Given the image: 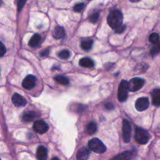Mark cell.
<instances>
[{
	"instance_id": "4",
	"label": "cell",
	"mask_w": 160,
	"mask_h": 160,
	"mask_svg": "<svg viewBox=\"0 0 160 160\" xmlns=\"http://www.w3.org/2000/svg\"><path fill=\"white\" fill-rule=\"evenodd\" d=\"M128 82L127 81H122L120 82L118 89V99L123 102L127 100L128 96Z\"/></svg>"
},
{
	"instance_id": "21",
	"label": "cell",
	"mask_w": 160,
	"mask_h": 160,
	"mask_svg": "<svg viewBox=\"0 0 160 160\" xmlns=\"http://www.w3.org/2000/svg\"><path fill=\"white\" fill-rule=\"evenodd\" d=\"M87 131L89 134H94L97 131V125L95 122H91L87 126Z\"/></svg>"
},
{
	"instance_id": "1",
	"label": "cell",
	"mask_w": 160,
	"mask_h": 160,
	"mask_svg": "<svg viewBox=\"0 0 160 160\" xmlns=\"http://www.w3.org/2000/svg\"><path fill=\"white\" fill-rule=\"evenodd\" d=\"M123 13L118 9H114L112 10L107 17L108 24L113 29H117L119 27L123 25Z\"/></svg>"
},
{
	"instance_id": "12",
	"label": "cell",
	"mask_w": 160,
	"mask_h": 160,
	"mask_svg": "<svg viewBox=\"0 0 160 160\" xmlns=\"http://www.w3.org/2000/svg\"><path fill=\"white\" fill-rule=\"evenodd\" d=\"M89 156H90V152L88 148H81L77 154V160H88Z\"/></svg>"
},
{
	"instance_id": "8",
	"label": "cell",
	"mask_w": 160,
	"mask_h": 160,
	"mask_svg": "<svg viewBox=\"0 0 160 160\" xmlns=\"http://www.w3.org/2000/svg\"><path fill=\"white\" fill-rule=\"evenodd\" d=\"M148 106H149V100L146 97L139 98L135 102L136 109L138 111H140V112L147 109L148 108Z\"/></svg>"
},
{
	"instance_id": "28",
	"label": "cell",
	"mask_w": 160,
	"mask_h": 160,
	"mask_svg": "<svg viewBox=\"0 0 160 160\" xmlns=\"http://www.w3.org/2000/svg\"><path fill=\"white\" fill-rule=\"evenodd\" d=\"M26 2H27V0H19L18 3H17V7H18L19 12H20L22 9H23V7L24 6Z\"/></svg>"
},
{
	"instance_id": "11",
	"label": "cell",
	"mask_w": 160,
	"mask_h": 160,
	"mask_svg": "<svg viewBox=\"0 0 160 160\" xmlns=\"http://www.w3.org/2000/svg\"><path fill=\"white\" fill-rule=\"evenodd\" d=\"M47 158H48L47 148L43 145H41L37 149V159L38 160H47Z\"/></svg>"
},
{
	"instance_id": "32",
	"label": "cell",
	"mask_w": 160,
	"mask_h": 160,
	"mask_svg": "<svg viewBox=\"0 0 160 160\" xmlns=\"http://www.w3.org/2000/svg\"><path fill=\"white\" fill-rule=\"evenodd\" d=\"M130 1H131V2H138L141 1V0H130Z\"/></svg>"
},
{
	"instance_id": "20",
	"label": "cell",
	"mask_w": 160,
	"mask_h": 160,
	"mask_svg": "<svg viewBox=\"0 0 160 160\" xmlns=\"http://www.w3.org/2000/svg\"><path fill=\"white\" fill-rule=\"evenodd\" d=\"M54 79L55 81H56L58 83H59L60 84H62V85H67L70 83V81H69L68 78L65 76H62V75L56 76L54 78Z\"/></svg>"
},
{
	"instance_id": "14",
	"label": "cell",
	"mask_w": 160,
	"mask_h": 160,
	"mask_svg": "<svg viewBox=\"0 0 160 160\" xmlns=\"http://www.w3.org/2000/svg\"><path fill=\"white\" fill-rule=\"evenodd\" d=\"M52 35L56 39H59L64 38V36H65V31H64V28H62V27L57 26L55 28L54 31H53Z\"/></svg>"
},
{
	"instance_id": "18",
	"label": "cell",
	"mask_w": 160,
	"mask_h": 160,
	"mask_svg": "<svg viewBox=\"0 0 160 160\" xmlns=\"http://www.w3.org/2000/svg\"><path fill=\"white\" fill-rule=\"evenodd\" d=\"M92 45H93V41L90 38L84 39L81 42V46L82 48V49H84V51H89L91 48H92Z\"/></svg>"
},
{
	"instance_id": "2",
	"label": "cell",
	"mask_w": 160,
	"mask_h": 160,
	"mask_svg": "<svg viewBox=\"0 0 160 160\" xmlns=\"http://www.w3.org/2000/svg\"><path fill=\"white\" fill-rule=\"evenodd\" d=\"M89 148L92 152L98 154H102L106 151V147L98 138H92L88 142Z\"/></svg>"
},
{
	"instance_id": "15",
	"label": "cell",
	"mask_w": 160,
	"mask_h": 160,
	"mask_svg": "<svg viewBox=\"0 0 160 160\" xmlns=\"http://www.w3.org/2000/svg\"><path fill=\"white\" fill-rule=\"evenodd\" d=\"M80 66L83 67H87V68H93L95 67V63H94L93 60H92L89 58H82L81 60L79 61Z\"/></svg>"
},
{
	"instance_id": "24",
	"label": "cell",
	"mask_w": 160,
	"mask_h": 160,
	"mask_svg": "<svg viewBox=\"0 0 160 160\" xmlns=\"http://www.w3.org/2000/svg\"><path fill=\"white\" fill-rule=\"evenodd\" d=\"M70 52L68 50H62L60 52H59V57L62 59H67L70 57Z\"/></svg>"
},
{
	"instance_id": "19",
	"label": "cell",
	"mask_w": 160,
	"mask_h": 160,
	"mask_svg": "<svg viewBox=\"0 0 160 160\" xmlns=\"http://www.w3.org/2000/svg\"><path fill=\"white\" fill-rule=\"evenodd\" d=\"M36 113L32 111H30V112H25L24 113L22 116V119H23V121L25 122H31L34 120L36 117Z\"/></svg>"
},
{
	"instance_id": "26",
	"label": "cell",
	"mask_w": 160,
	"mask_h": 160,
	"mask_svg": "<svg viewBox=\"0 0 160 160\" xmlns=\"http://www.w3.org/2000/svg\"><path fill=\"white\" fill-rule=\"evenodd\" d=\"M84 8V3H79V4L75 5V6L73 7V10L75 12H81L83 10V9Z\"/></svg>"
},
{
	"instance_id": "22",
	"label": "cell",
	"mask_w": 160,
	"mask_h": 160,
	"mask_svg": "<svg viewBox=\"0 0 160 160\" xmlns=\"http://www.w3.org/2000/svg\"><path fill=\"white\" fill-rule=\"evenodd\" d=\"M149 41L153 44V45L158 43V42H159V35L157 33H152V34L150 35Z\"/></svg>"
},
{
	"instance_id": "9",
	"label": "cell",
	"mask_w": 160,
	"mask_h": 160,
	"mask_svg": "<svg viewBox=\"0 0 160 160\" xmlns=\"http://www.w3.org/2000/svg\"><path fill=\"white\" fill-rule=\"evenodd\" d=\"M36 84V78L33 75H28L23 79L22 85L27 90L32 89Z\"/></svg>"
},
{
	"instance_id": "13",
	"label": "cell",
	"mask_w": 160,
	"mask_h": 160,
	"mask_svg": "<svg viewBox=\"0 0 160 160\" xmlns=\"http://www.w3.org/2000/svg\"><path fill=\"white\" fill-rule=\"evenodd\" d=\"M133 156H134V154L132 153V152L127 151L121 153V154H119L118 156H115L111 160H131L133 158Z\"/></svg>"
},
{
	"instance_id": "7",
	"label": "cell",
	"mask_w": 160,
	"mask_h": 160,
	"mask_svg": "<svg viewBox=\"0 0 160 160\" xmlns=\"http://www.w3.org/2000/svg\"><path fill=\"white\" fill-rule=\"evenodd\" d=\"M33 129L38 134H45L48 130V126L43 120H37L34 123Z\"/></svg>"
},
{
	"instance_id": "5",
	"label": "cell",
	"mask_w": 160,
	"mask_h": 160,
	"mask_svg": "<svg viewBox=\"0 0 160 160\" xmlns=\"http://www.w3.org/2000/svg\"><path fill=\"white\" fill-rule=\"evenodd\" d=\"M144 84H145V81L142 78H133L130 81V82H128V90L133 92H137L143 87Z\"/></svg>"
},
{
	"instance_id": "27",
	"label": "cell",
	"mask_w": 160,
	"mask_h": 160,
	"mask_svg": "<svg viewBox=\"0 0 160 160\" xmlns=\"http://www.w3.org/2000/svg\"><path fill=\"white\" fill-rule=\"evenodd\" d=\"M6 47H5V45L0 42V57L4 56V55L6 54Z\"/></svg>"
},
{
	"instance_id": "35",
	"label": "cell",
	"mask_w": 160,
	"mask_h": 160,
	"mask_svg": "<svg viewBox=\"0 0 160 160\" xmlns=\"http://www.w3.org/2000/svg\"><path fill=\"white\" fill-rule=\"evenodd\" d=\"M0 160H1V159H0Z\"/></svg>"
},
{
	"instance_id": "10",
	"label": "cell",
	"mask_w": 160,
	"mask_h": 160,
	"mask_svg": "<svg viewBox=\"0 0 160 160\" xmlns=\"http://www.w3.org/2000/svg\"><path fill=\"white\" fill-rule=\"evenodd\" d=\"M12 102L14 106H17V107H23L27 104V100L18 93H15L12 95Z\"/></svg>"
},
{
	"instance_id": "16",
	"label": "cell",
	"mask_w": 160,
	"mask_h": 160,
	"mask_svg": "<svg viewBox=\"0 0 160 160\" xmlns=\"http://www.w3.org/2000/svg\"><path fill=\"white\" fill-rule=\"evenodd\" d=\"M152 103L156 107H159L160 106V90L159 88L155 89L152 92Z\"/></svg>"
},
{
	"instance_id": "23",
	"label": "cell",
	"mask_w": 160,
	"mask_h": 160,
	"mask_svg": "<svg viewBox=\"0 0 160 160\" xmlns=\"http://www.w3.org/2000/svg\"><path fill=\"white\" fill-rule=\"evenodd\" d=\"M159 51H160V44L159 42H158V43L155 44V45L152 47L151 54L152 55V56H156V55L159 54Z\"/></svg>"
},
{
	"instance_id": "29",
	"label": "cell",
	"mask_w": 160,
	"mask_h": 160,
	"mask_svg": "<svg viewBox=\"0 0 160 160\" xmlns=\"http://www.w3.org/2000/svg\"><path fill=\"white\" fill-rule=\"evenodd\" d=\"M48 54H49V48H45V49H44L43 51H42L40 52V55L42 57H45Z\"/></svg>"
},
{
	"instance_id": "6",
	"label": "cell",
	"mask_w": 160,
	"mask_h": 160,
	"mask_svg": "<svg viewBox=\"0 0 160 160\" xmlns=\"http://www.w3.org/2000/svg\"><path fill=\"white\" fill-rule=\"evenodd\" d=\"M123 138L124 142L128 143L131 141V125L127 120H123Z\"/></svg>"
},
{
	"instance_id": "25",
	"label": "cell",
	"mask_w": 160,
	"mask_h": 160,
	"mask_svg": "<svg viewBox=\"0 0 160 160\" xmlns=\"http://www.w3.org/2000/svg\"><path fill=\"white\" fill-rule=\"evenodd\" d=\"M98 17H99V13H98V12H95V13L92 14V16H90V17H89V20H90L92 23H95L98 21Z\"/></svg>"
},
{
	"instance_id": "34",
	"label": "cell",
	"mask_w": 160,
	"mask_h": 160,
	"mask_svg": "<svg viewBox=\"0 0 160 160\" xmlns=\"http://www.w3.org/2000/svg\"><path fill=\"white\" fill-rule=\"evenodd\" d=\"M2 4V0H0V6H1Z\"/></svg>"
},
{
	"instance_id": "31",
	"label": "cell",
	"mask_w": 160,
	"mask_h": 160,
	"mask_svg": "<svg viewBox=\"0 0 160 160\" xmlns=\"http://www.w3.org/2000/svg\"><path fill=\"white\" fill-rule=\"evenodd\" d=\"M106 108L107 109H114V106H113V105L111 104V103H106Z\"/></svg>"
},
{
	"instance_id": "3",
	"label": "cell",
	"mask_w": 160,
	"mask_h": 160,
	"mask_svg": "<svg viewBox=\"0 0 160 160\" xmlns=\"http://www.w3.org/2000/svg\"><path fill=\"white\" fill-rule=\"evenodd\" d=\"M149 133L142 128H137L135 131V139L139 144L145 145L149 141Z\"/></svg>"
},
{
	"instance_id": "33",
	"label": "cell",
	"mask_w": 160,
	"mask_h": 160,
	"mask_svg": "<svg viewBox=\"0 0 160 160\" xmlns=\"http://www.w3.org/2000/svg\"><path fill=\"white\" fill-rule=\"evenodd\" d=\"M52 160H59V159H58V158L57 157H55V158H53V159H52Z\"/></svg>"
},
{
	"instance_id": "30",
	"label": "cell",
	"mask_w": 160,
	"mask_h": 160,
	"mask_svg": "<svg viewBox=\"0 0 160 160\" xmlns=\"http://www.w3.org/2000/svg\"><path fill=\"white\" fill-rule=\"evenodd\" d=\"M125 28H126V27H125L124 25H121V26L119 27L118 28L115 29L116 30V32H117V33H122V32H123V31H124V30H125Z\"/></svg>"
},
{
	"instance_id": "17",
	"label": "cell",
	"mask_w": 160,
	"mask_h": 160,
	"mask_svg": "<svg viewBox=\"0 0 160 160\" xmlns=\"http://www.w3.org/2000/svg\"><path fill=\"white\" fill-rule=\"evenodd\" d=\"M41 42V36L38 34H35L31 37V38L30 39L29 43L28 45H30L32 48H35V47L38 46V45L40 44Z\"/></svg>"
}]
</instances>
